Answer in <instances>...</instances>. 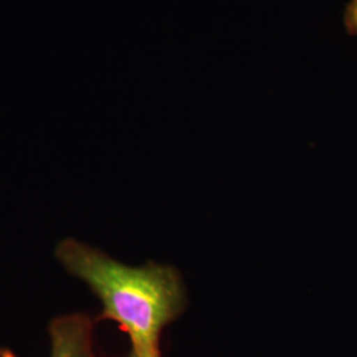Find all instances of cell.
Returning <instances> with one entry per match:
<instances>
[{
    "mask_svg": "<svg viewBox=\"0 0 357 357\" xmlns=\"http://www.w3.org/2000/svg\"><path fill=\"white\" fill-rule=\"evenodd\" d=\"M54 258L100 299V319L113 320L128 333L126 357H163L162 333L187 306V290L176 268L153 261L130 266L76 237L59 241Z\"/></svg>",
    "mask_w": 357,
    "mask_h": 357,
    "instance_id": "1",
    "label": "cell"
},
{
    "mask_svg": "<svg viewBox=\"0 0 357 357\" xmlns=\"http://www.w3.org/2000/svg\"><path fill=\"white\" fill-rule=\"evenodd\" d=\"M96 320L84 312H68L50 321V356L98 357L94 347Z\"/></svg>",
    "mask_w": 357,
    "mask_h": 357,
    "instance_id": "2",
    "label": "cell"
},
{
    "mask_svg": "<svg viewBox=\"0 0 357 357\" xmlns=\"http://www.w3.org/2000/svg\"><path fill=\"white\" fill-rule=\"evenodd\" d=\"M0 357H20L17 354H15L11 348L7 345L0 343Z\"/></svg>",
    "mask_w": 357,
    "mask_h": 357,
    "instance_id": "3",
    "label": "cell"
},
{
    "mask_svg": "<svg viewBox=\"0 0 357 357\" xmlns=\"http://www.w3.org/2000/svg\"><path fill=\"white\" fill-rule=\"evenodd\" d=\"M355 16H356V22H357V6H356V11H355Z\"/></svg>",
    "mask_w": 357,
    "mask_h": 357,
    "instance_id": "4",
    "label": "cell"
}]
</instances>
